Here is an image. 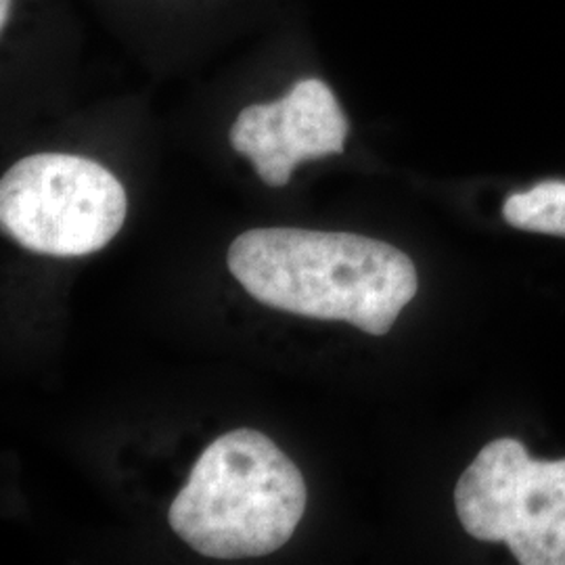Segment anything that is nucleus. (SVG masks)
Returning a JSON list of instances; mask_svg holds the SVG:
<instances>
[{"label":"nucleus","instance_id":"nucleus-4","mask_svg":"<svg viewBox=\"0 0 565 565\" xmlns=\"http://www.w3.org/2000/svg\"><path fill=\"white\" fill-rule=\"evenodd\" d=\"M455 505L467 534L507 543L520 564L565 565V459L536 461L520 440H494L465 469Z\"/></svg>","mask_w":565,"mask_h":565},{"label":"nucleus","instance_id":"nucleus-5","mask_svg":"<svg viewBox=\"0 0 565 565\" xmlns=\"http://www.w3.org/2000/svg\"><path fill=\"white\" fill-rule=\"evenodd\" d=\"M350 124L331 86L321 78L296 82L281 99L254 103L231 126V147L247 158L268 186H285L296 166L345 149Z\"/></svg>","mask_w":565,"mask_h":565},{"label":"nucleus","instance_id":"nucleus-2","mask_svg":"<svg viewBox=\"0 0 565 565\" xmlns=\"http://www.w3.org/2000/svg\"><path fill=\"white\" fill-rule=\"evenodd\" d=\"M306 501L300 469L268 436L243 427L203 450L168 520L205 557H264L294 536Z\"/></svg>","mask_w":565,"mask_h":565},{"label":"nucleus","instance_id":"nucleus-7","mask_svg":"<svg viewBox=\"0 0 565 565\" xmlns=\"http://www.w3.org/2000/svg\"><path fill=\"white\" fill-rule=\"evenodd\" d=\"M11 9H13V0H0V30L7 32V25L11 21Z\"/></svg>","mask_w":565,"mask_h":565},{"label":"nucleus","instance_id":"nucleus-3","mask_svg":"<svg viewBox=\"0 0 565 565\" xmlns=\"http://www.w3.org/2000/svg\"><path fill=\"white\" fill-rule=\"evenodd\" d=\"M126 189L95 160L72 153H34L0 181V223L25 249L78 258L99 252L120 233Z\"/></svg>","mask_w":565,"mask_h":565},{"label":"nucleus","instance_id":"nucleus-1","mask_svg":"<svg viewBox=\"0 0 565 565\" xmlns=\"http://www.w3.org/2000/svg\"><path fill=\"white\" fill-rule=\"evenodd\" d=\"M228 270L264 306L385 335L417 296L413 260L352 233L254 228L228 247Z\"/></svg>","mask_w":565,"mask_h":565},{"label":"nucleus","instance_id":"nucleus-6","mask_svg":"<svg viewBox=\"0 0 565 565\" xmlns=\"http://www.w3.org/2000/svg\"><path fill=\"white\" fill-rule=\"evenodd\" d=\"M503 218L522 231L565 237V181H543L511 193Z\"/></svg>","mask_w":565,"mask_h":565}]
</instances>
